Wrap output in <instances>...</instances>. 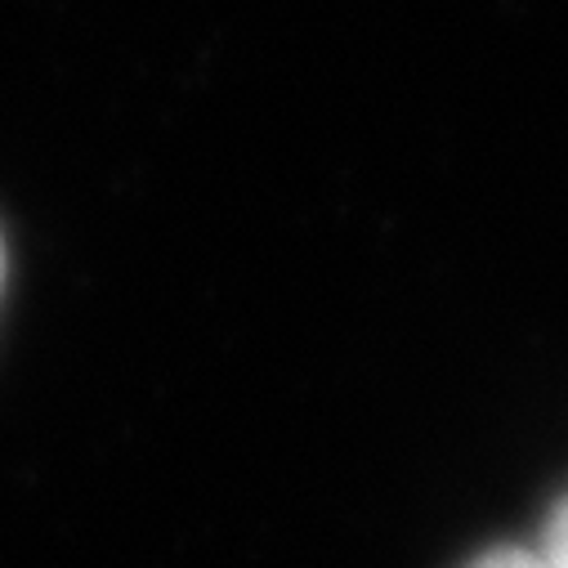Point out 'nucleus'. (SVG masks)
<instances>
[{"label": "nucleus", "instance_id": "obj_1", "mask_svg": "<svg viewBox=\"0 0 568 568\" xmlns=\"http://www.w3.org/2000/svg\"><path fill=\"white\" fill-rule=\"evenodd\" d=\"M555 568H568V497L550 510L546 519V532H541V546H537Z\"/></svg>", "mask_w": 568, "mask_h": 568}, {"label": "nucleus", "instance_id": "obj_2", "mask_svg": "<svg viewBox=\"0 0 568 568\" xmlns=\"http://www.w3.org/2000/svg\"><path fill=\"white\" fill-rule=\"evenodd\" d=\"M470 568H555L541 550H528V546H501V550H488L479 555Z\"/></svg>", "mask_w": 568, "mask_h": 568}, {"label": "nucleus", "instance_id": "obj_3", "mask_svg": "<svg viewBox=\"0 0 568 568\" xmlns=\"http://www.w3.org/2000/svg\"><path fill=\"white\" fill-rule=\"evenodd\" d=\"M0 287H6V242H0Z\"/></svg>", "mask_w": 568, "mask_h": 568}]
</instances>
